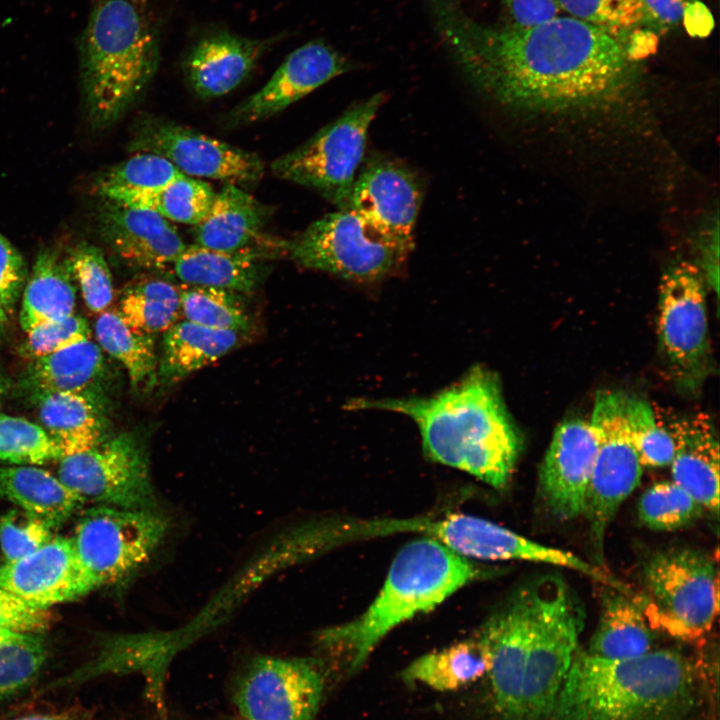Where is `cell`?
I'll return each mask as SVG.
<instances>
[{
    "label": "cell",
    "mask_w": 720,
    "mask_h": 720,
    "mask_svg": "<svg viewBox=\"0 0 720 720\" xmlns=\"http://www.w3.org/2000/svg\"><path fill=\"white\" fill-rule=\"evenodd\" d=\"M67 258L87 307L95 313L106 311L114 292L110 269L102 251L92 244L79 243Z\"/></svg>",
    "instance_id": "42"
},
{
    "label": "cell",
    "mask_w": 720,
    "mask_h": 720,
    "mask_svg": "<svg viewBox=\"0 0 720 720\" xmlns=\"http://www.w3.org/2000/svg\"><path fill=\"white\" fill-rule=\"evenodd\" d=\"M559 3L569 16L622 39L642 27V0H559Z\"/></svg>",
    "instance_id": "43"
},
{
    "label": "cell",
    "mask_w": 720,
    "mask_h": 720,
    "mask_svg": "<svg viewBox=\"0 0 720 720\" xmlns=\"http://www.w3.org/2000/svg\"><path fill=\"white\" fill-rule=\"evenodd\" d=\"M40 426L63 457L86 451L110 435L104 407L95 393H31Z\"/></svg>",
    "instance_id": "26"
},
{
    "label": "cell",
    "mask_w": 720,
    "mask_h": 720,
    "mask_svg": "<svg viewBox=\"0 0 720 720\" xmlns=\"http://www.w3.org/2000/svg\"><path fill=\"white\" fill-rule=\"evenodd\" d=\"M272 207L239 186L226 183L215 193L205 217L193 228L194 244L213 250L234 251L266 244L274 237L263 234Z\"/></svg>",
    "instance_id": "25"
},
{
    "label": "cell",
    "mask_w": 720,
    "mask_h": 720,
    "mask_svg": "<svg viewBox=\"0 0 720 720\" xmlns=\"http://www.w3.org/2000/svg\"><path fill=\"white\" fill-rule=\"evenodd\" d=\"M704 507L673 481L649 487L638 502V519L654 531H673L701 517Z\"/></svg>",
    "instance_id": "39"
},
{
    "label": "cell",
    "mask_w": 720,
    "mask_h": 720,
    "mask_svg": "<svg viewBox=\"0 0 720 720\" xmlns=\"http://www.w3.org/2000/svg\"><path fill=\"white\" fill-rule=\"evenodd\" d=\"M105 368L101 347L89 338L32 359L24 386L30 393H95L92 387L104 376Z\"/></svg>",
    "instance_id": "31"
},
{
    "label": "cell",
    "mask_w": 720,
    "mask_h": 720,
    "mask_svg": "<svg viewBox=\"0 0 720 720\" xmlns=\"http://www.w3.org/2000/svg\"><path fill=\"white\" fill-rule=\"evenodd\" d=\"M350 409L388 410L417 424L433 461L467 472L501 489L509 482L522 438L505 406L498 377L477 366L430 397L356 399Z\"/></svg>",
    "instance_id": "2"
},
{
    "label": "cell",
    "mask_w": 720,
    "mask_h": 720,
    "mask_svg": "<svg viewBox=\"0 0 720 720\" xmlns=\"http://www.w3.org/2000/svg\"><path fill=\"white\" fill-rule=\"evenodd\" d=\"M287 240L273 241L234 251L187 245L172 264L175 275L184 284L208 286L249 294L264 279L267 261L278 253L286 254Z\"/></svg>",
    "instance_id": "23"
},
{
    "label": "cell",
    "mask_w": 720,
    "mask_h": 720,
    "mask_svg": "<svg viewBox=\"0 0 720 720\" xmlns=\"http://www.w3.org/2000/svg\"><path fill=\"white\" fill-rule=\"evenodd\" d=\"M626 414L631 439L642 466H669L674 456V441L652 407L642 399L627 397Z\"/></svg>",
    "instance_id": "41"
},
{
    "label": "cell",
    "mask_w": 720,
    "mask_h": 720,
    "mask_svg": "<svg viewBox=\"0 0 720 720\" xmlns=\"http://www.w3.org/2000/svg\"><path fill=\"white\" fill-rule=\"evenodd\" d=\"M181 315L186 321L217 330L245 334L251 320L241 294L208 286L179 287Z\"/></svg>",
    "instance_id": "36"
},
{
    "label": "cell",
    "mask_w": 720,
    "mask_h": 720,
    "mask_svg": "<svg viewBox=\"0 0 720 720\" xmlns=\"http://www.w3.org/2000/svg\"><path fill=\"white\" fill-rule=\"evenodd\" d=\"M0 497L52 529L66 522L86 502L58 477L31 465L0 467Z\"/></svg>",
    "instance_id": "29"
},
{
    "label": "cell",
    "mask_w": 720,
    "mask_h": 720,
    "mask_svg": "<svg viewBox=\"0 0 720 720\" xmlns=\"http://www.w3.org/2000/svg\"><path fill=\"white\" fill-rule=\"evenodd\" d=\"M184 175L165 158L139 152L105 171L95 182L94 192L101 199L118 194L161 187Z\"/></svg>",
    "instance_id": "38"
},
{
    "label": "cell",
    "mask_w": 720,
    "mask_h": 720,
    "mask_svg": "<svg viewBox=\"0 0 720 720\" xmlns=\"http://www.w3.org/2000/svg\"><path fill=\"white\" fill-rule=\"evenodd\" d=\"M652 628L637 598L606 585L601 595L600 617L588 654L604 659H628L650 651Z\"/></svg>",
    "instance_id": "27"
},
{
    "label": "cell",
    "mask_w": 720,
    "mask_h": 720,
    "mask_svg": "<svg viewBox=\"0 0 720 720\" xmlns=\"http://www.w3.org/2000/svg\"><path fill=\"white\" fill-rule=\"evenodd\" d=\"M8 391V380L0 369V410L2 407L3 400Z\"/></svg>",
    "instance_id": "53"
},
{
    "label": "cell",
    "mask_w": 720,
    "mask_h": 720,
    "mask_svg": "<svg viewBox=\"0 0 720 720\" xmlns=\"http://www.w3.org/2000/svg\"><path fill=\"white\" fill-rule=\"evenodd\" d=\"M275 40L249 38L227 31L200 39L182 63L189 87L202 99L230 93L250 75Z\"/></svg>",
    "instance_id": "22"
},
{
    "label": "cell",
    "mask_w": 720,
    "mask_h": 720,
    "mask_svg": "<svg viewBox=\"0 0 720 720\" xmlns=\"http://www.w3.org/2000/svg\"><path fill=\"white\" fill-rule=\"evenodd\" d=\"M534 615L525 660L519 720H543L555 705L576 654L584 609L559 576L532 583Z\"/></svg>",
    "instance_id": "6"
},
{
    "label": "cell",
    "mask_w": 720,
    "mask_h": 720,
    "mask_svg": "<svg viewBox=\"0 0 720 720\" xmlns=\"http://www.w3.org/2000/svg\"><path fill=\"white\" fill-rule=\"evenodd\" d=\"M489 668L488 651L475 635L417 658L403 670L402 678L437 691H453L487 675Z\"/></svg>",
    "instance_id": "32"
},
{
    "label": "cell",
    "mask_w": 720,
    "mask_h": 720,
    "mask_svg": "<svg viewBox=\"0 0 720 720\" xmlns=\"http://www.w3.org/2000/svg\"><path fill=\"white\" fill-rule=\"evenodd\" d=\"M351 69L350 62L322 40L293 50L266 84L238 105L231 122L250 124L266 120Z\"/></svg>",
    "instance_id": "20"
},
{
    "label": "cell",
    "mask_w": 720,
    "mask_h": 720,
    "mask_svg": "<svg viewBox=\"0 0 720 720\" xmlns=\"http://www.w3.org/2000/svg\"><path fill=\"white\" fill-rule=\"evenodd\" d=\"M718 220L714 227L710 226L706 229L702 240V257H703V276L705 281L715 290L718 295L719 287V232Z\"/></svg>",
    "instance_id": "50"
},
{
    "label": "cell",
    "mask_w": 720,
    "mask_h": 720,
    "mask_svg": "<svg viewBox=\"0 0 720 720\" xmlns=\"http://www.w3.org/2000/svg\"><path fill=\"white\" fill-rule=\"evenodd\" d=\"M99 225L106 243L131 266L163 270L185 250L170 221L139 207L101 199Z\"/></svg>",
    "instance_id": "21"
},
{
    "label": "cell",
    "mask_w": 720,
    "mask_h": 720,
    "mask_svg": "<svg viewBox=\"0 0 720 720\" xmlns=\"http://www.w3.org/2000/svg\"><path fill=\"white\" fill-rule=\"evenodd\" d=\"M704 276L682 262L662 277L658 301V338L673 380L695 392L711 369Z\"/></svg>",
    "instance_id": "13"
},
{
    "label": "cell",
    "mask_w": 720,
    "mask_h": 720,
    "mask_svg": "<svg viewBox=\"0 0 720 720\" xmlns=\"http://www.w3.org/2000/svg\"><path fill=\"white\" fill-rule=\"evenodd\" d=\"M385 99L384 93H378L351 106L306 142L275 159L273 174L316 190L339 209L346 208L369 127Z\"/></svg>",
    "instance_id": "9"
},
{
    "label": "cell",
    "mask_w": 720,
    "mask_h": 720,
    "mask_svg": "<svg viewBox=\"0 0 720 720\" xmlns=\"http://www.w3.org/2000/svg\"><path fill=\"white\" fill-rule=\"evenodd\" d=\"M47 659V646L38 633L0 631V699L28 687Z\"/></svg>",
    "instance_id": "37"
},
{
    "label": "cell",
    "mask_w": 720,
    "mask_h": 720,
    "mask_svg": "<svg viewBox=\"0 0 720 720\" xmlns=\"http://www.w3.org/2000/svg\"><path fill=\"white\" fill-rule=\"evenodd\" d=\"M442 39L472 83L524 114L586 116L621 109L639 84L626 40L572 16L521 28L475 22L436 0Z\"/></svg>",
    "instance_id": "1"
},
{
    "label": "cell",
    "mask_w": 720,
    "mask_h": 720,
    "mask_svg": "<svg viewBox=\"0 0 720 720\" xmlns=\"http://www.w3.org/2000/svg\"><path fill=\"white\" fill-rule=\"evenodd\" d=\"M27 333L22 353L30 359H35L89 339L91 331L83 317L71 314L59 320L40 324Z\"/></svg>",
    "instance_id": "45"
},
{
    "label": "cell",
    "mask_w": 720,
    "mask_h": 720,
    "mask_svg": "<svg viewBox=\"0 0 720 720\" xmlns=\"http://www.w3.org/2000/svg\"><path fill=\"white\" fill-rule=\"evenodd\" d=\"M94 328L99 346L122 363L133 388L157 384L155 335L133 330L116 311H103Z\"/></svg>",
    "instance_id": "33"
},
{
    "label": "cell",
    "mask_w": 720,
    "mask_h": 720,
    "mask_svg": "<svg viewBox=\"0 0 720 720\" xmlns=\"http://www.w3.org/2000/svg\"><path fill=\"white\" fill-rule=\"evenodd\" d=\"M696 676L673 650L628 659L575 654L554 720H683L696 704Z\"/></svg>",
    "instance_id": "3"
},
{
    "label": "cell",
    "mask_w": 720,
    "mask_h": 720,
    "mask_svg": "<svg viewBox=\"0 0 720 720\" xmlns=\"http://www.w3.org/2000/svg\"><path fill=\"white\" fill-rule=\"evenodd\" d=\"M58 478L85 501L129 510H160L147 448L136 433L109 436L59 460Z\"/></svg>",
    "instance_id": "12"
},
{
    "label": "cell",
    "mask_w": 720,
    "mask_h": 720,
    "mask_svg": "<svg viewBox=\"0 0 720 720\" xmlns=\"http://www.w3.org/2000/svg\"><path fill=\"white\" fill-rule=\"evenodd\" d=\"M242 334L177 321L163 333L158 357L157 383L171 386L208 366L240 341Z\"/></svg>",
    "instance_id": "28"
},
{
    "label": "cell",
    "mask_w": 720,
    "mask_h": 720,
    "mask_svg": "<svg viewBox=\"0 0 720 720\" xmlns=\"http://www.w3.org/2000/svg\"><path fill=\"white\" fill-rule=\"evenodd\" d=\"M410 251L389 240L355 211L326 214L287 240L286 254L301 267L372 282L395 272Z\"/></svg>",
    "instance_id": "10"
},
{
    "label": "cell",
    "mask_w": 720,
    "mask_h": 720,
    "mask_svg": "<svg viewBox=\"0 0 720 720\" xmlns=\"http://www.w3.org/2000/svg\"><path fill=\"white\" fill-rule=\"evenodd\" d=\"M0 588L46 610L93 591L71 538L59 536L22 558L2 561Z\"/></svg>",
    "instance_id": "19"
},
{
    "label": "cell",
    "mask_w": 720,
    "mask_h": 720,
    "mask_svg": "<svg viewBox=\"0 0 720 720\" xmlns=\"http://www.w3.org/2000/svg\"><path fill=\"white\" fill-rule=\"evenodd\" d=\"M130 146L165 158L190 177L245 185L258 182L264 173L257 154L157 117L138 123Z\"/></svg>",
    "instance_id": "15"
},
{
    "label": "cell",
    "mask_w": 720,
    "mask_h": 720,
    "mask_svg": "<svg viewBox=\"0 0 720 720\" xmlns=\"http://www.w3.org/2000/svg\"><path fill=\"white\" fill-rule=\"evenodd\" d=\"M681 20L688 34L693 37L708 36L714 26L711 12L699 0H694L686 5Z\"/></svg>",
    "instance_id": "51"
},
{
    "label": "cell",
    "mask_w": 720,
    "mask_h": 720,
    "mask_svg": "<svg viewBox=\"0 0 720 720\" xmlns=\"http://www.w3.org/2000/svg\"><path fill=\"white\" fill-rule=\"evenodd\" d=\"M674 441L672 481L705 510L719 511V442L714 423L697 413L664 424Z\"/></svg>",
    "instance_id": "24"
},
{
    "label": "cell",
    "mask_w": 720,
    "mask_h": 720,
    "mask_svg": "<svg viewBox=\"0 0 720 720\" xmlns=\"http://www.w3.org/2000/svg\"><path fill=\"white\" fill-rule=\"evenodd\" d=\"M627 397L622 392L599 391L590 421L597 438V453L583 516L589 523L594 556L599 564L604 561L607 529L642 476L643 466L628 427Z\"/></svg>",
    "instance_id": "11"
},
{
    "label": "cell",
    "mask_w": 720,
    "mask_h": 720,
    "mask_svg": "<svg viewBox=\"0 0 720 720\" xmlns=\"http://www.w3.org/2000/svg\"><path fill=\"white\" fill-rule=\"evenodd\" d=\"M62 457L59 447L40 425L0 413V461L33 465Z\"/></svg>",
    "instance_id": "40"
},
{
    "label": "cell",
    "mask_w": 720,
    "mask_h": 720,
    "mask_svg": "<svg viewBox=\"0 0 720 720\" xmlns=\"http://www.w3.org/2000/svg\"><path fill=\"white\" fill-rule=\"evenodd\" d=\"M169 520L160 510L106 505L84 510L71 538L92 590L127 579L163 544Z\"/></svg>",
    "instance_id": "8"
},
{
    "label": "cell",
    "mask_w": 720,
    "mask_h": 720,
    "mask_svg": "<svg viewBox=\"0 0 720 720\" xmlns=\"http://www.w3.org/2000/svg\"><path fill=\"white\" fill-rule=\"evenodd\" d=\"M490 575L431 537L404 545L396 554L385 583L368 609L345 624L329 627L318 637L326 649L347 656L348 671L360 669L389 631L427 612L464 585Z\"/></svg>",
    "instance_id": "4"
},
{
    "label": "cell",
    "mask_w": 720,
    "mask_h": 720,
    "mask_svg": "<svg viewBox=\"0 0 720 720\" xmlns=\"http://www.w3.org/2000/svg\"><path fill=\"white\" fill-rule=\"evenodd\" d=\"M694 0H642V26L656 32L675 27L686 5Z\"/></svg>",
    "instance_id": "49"
},
{
    "label": "cell",
    "mask_w": 720,
    "mask_h": 720,
    "mask_svg": "<svg viewBox=\"0 0 720 720\" xmlns=\"http://www.w3.org/2000/svg\"><path fill=\"white\" fill-rule=\"evenodd\" d=\"M596 453L597 438L590 421L567 419L554 430L538 480L540 501L554 518L583 516Z\"/></svg>",
    "instance_id": "18"
},
{
    "label": "cell",
    "mask_w": 720,
    "mask_h": 720,
    "mask_svg": "<svg viewBox=\"0 0 720 720\" xmlns=\"http://www.w3.org/2000/svg\"><path fill=\"white\" fill-rule=\"evenodd\" d=\"M534 615L532 583L520 588L482 624L493 704L502 720H518L526 655Z\"/></svg>",
    "instance_id": "16"
},
{
    "label": "cell",
    "mask_w": 720,
    "mask_h": 720,
    "mask_svg": "<svg viewBox=\"0 0 720 720\" xmlns=\"http://www.w3.org/2000/svg\"><path fill=\"white\" fill-rule=\"evenodd\" d=\"M80 48L90 119L97 126L112 124L157 71L156 33L130 0H101L90 14Z\"/></svg>",
    "instance_id": "5"
},
{
    "label": "cell",
    "mask_w": 720,
    "mask_h": 720,
    "mask_svg": "<svg viewBox=\"0 0 720 720\" xmlns=\"http://www.w3.org/2000/svg\"><path fill=\"white\" fill-rule=\"evenodd\" d=\"M52 528L41 519L20 508L0 517V547L3 561L22 558L53 537Z\"/></svg>",
    "instance_id": "44"
},
{
    "label": "cell",
    "mask_w": 720,
    "mask_h": 720,
    "mask_svg": "<svg viewBox=\"0 0 720 720\" xmlns=\"http://www.w3.org/2000/svg\"><path fill=\"white\" fill-rule=\"evenodd\" d=\"M53 620L49 610L30 606L0 588V631L40 634L51 626Z\"/></svg>",
    "instance_id": "46"
},
{
    "label": "cell",
    "mask_w": 720,
    "mask_h": 720,
    "mask_svg": "<svg viewBox=\"0 0 720 720\" xmlns=\"http://www.w3.org/2000/svg\"><path fill=\"white\" fill-rule=\"evenodd\" d=\"M14 720H86L80 712H61V713H49V714H33L23 716Z\"/></svg>",
    "instance_id": "52"
},
{
    "label": "cell",
    "mask_w": 720,
    "mask_h": 720,
    "mask_svg": "<svg viewBox=\"0 0 720 720\" xmlns=\"http://www.w3.org/2000/svg\"><path fill=\"white\" fill-rule=\"evenodd\" d=\"M6 320H7V317L0 311V330L3 327Z\"/></svg>",
    "instance_id": "54"
},
{
    "label": "cell",
    "mask_w": 720,
    "mask_h": 720,
    "mask_svg": "<svg viewBox=\"0 0 720 720\" xmlns=\"http://www.w3.org/2000/svg\"><path fill=\"white\" fill-rule=\"evenodd\" d=\"M27 276L24 259L0 233V311L7 317L15 306Z\"/></svg>",
    "instance_id": "47"
},
{
    "label": "cell",
    "mask_w": 720,
    "mask_h": 720,
    "mask_svg": "<svg viewBox=\"0 0 720 720\" xmlns=\"http://www.w3.org/2000/svg\"><path fill=\"white\" fill-rule=\"evenodd\" d=\"M68 258L54 248H42L23 291L20 324L32 328L73 314L75 287Z\"/></svg>",
    "instance_id": "30"
},
{
    "label": "cell",
    "mask_w": 720,
    "mask_h": 720,
    "mask_svg": "<svg viewBox=\"0 0 720 720\" xmlns=\"http://www.w3.org/2000/svg\"><path fill=\"white\" fill-rule=\"evenodd\" d=\"M643 581L637 599L652 629L686 640L711 629L719 607L711 556L692 548L658 551L645 562Z\"/></svg>",
    "instance_id": "7"
},
{
    "label": "cell",
    "mask_w": 720,
    "mask_h": 720,
    "mask_svg": "<svg viewBox=\"0 0 720 720\" xmlns=\"http://www.w3.org/2000/svg\"><path fill=\"white\" fill-rule=\"evenodd\" d=\"M515 27L528 28L544 24L562 15L559 0H504Z\"/></svg>",
    "instance_id": "48"
},
{
    "label": "cell",
    "mask_w": 720,
    "mask_h": 720,
    "mask_svg": "<svg viewBox=\"0 0 720 720\" xmlns=\"http://www.w3.org/2000/svg\"><path fill=\"white\" fill-rule=\"evenodd\" d=\"M323 691L319 661L259 656L240 674L233 702L242 720H313Z\"/></svg>",
    "instance_id": "14"
},
{
    "label": "cell",
    "mask_w": 720,
    "mask_h": 720,
    "mask_svg": "<svg viewBox=\"0 0 720 720\" xmlns=\"http://www.w3.org/2000/svg\"><path fill=\"white\" fill-rule=\"evenodd\" d=\"M119 314L133 330L164 333L181 316L179 288L161 279L135 282L125 289Z\"/></svg>",
    "instance_id": "35"
},
{
    "label": "cell",
    "mask_w": 720,
    "mask_h": 720,
    "mask_svg": "<svg viewBox=\"0 0 720 720\" xmlns=\"http://www.w3.org/2000/svg\"><path fill=\"white\" fill-rule=\"evenodd\" d=\"M214 195L205 181L182 175L161 187L121 193L109 200L150 210L168 221L194 226L205 217Z\"/></svg>",
    "instance_id": "34"
},
{
    "label": "cell",
    "mask_w": 720,
    "mask_h": 720,
    "mask_svg": "<svg viewBox=\"0 0 720 720\" xmlns=\"http://www.w3.org/2000/svg\"><path fill=\"white\" fill-rule=\"evenodd\" d=\"M421 202V185L409 168L374 159L356 176L346 208L411 252Z\"/></svg>",
    "instance_id": "17"
}]
</instances>
